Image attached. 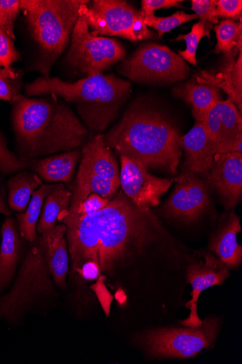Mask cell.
<instances>
[{"instance_id": "6da1fadb", "label": "cell", "mask_w": 242, "mask_h": 364, "mask_svg": "<svg viewBox=\"0 0 242 364\" xmlns=\"http://www.w3.org/2000/svg\"><path fill=\"white\" fill-rule=\"evenodd\" d=\"M58 220L66 225L67 249L72 272L93 261L102 274L141 259H180L177 244L151 209L136 206L122 190L110 198L106 208L88 215L67 212Z\"/></svg>"}, {"instance_id": "7a4b0ae2", "label": "cell", "mask_w": 242, "mask_h": 364, "mask_svg": "<svg viewBox=\"0 0 242 364\" xmlns=\"http://www.w3.org/2000/svg\"><path fill=\"white\" fill-rule=\"evenodd\" d=\"M180 137L176 126L163 114L133 105L103 139L119 156H126L148 171L174 176L183 154Z\"/></svg>"}, {"instance_id": "3957f363", "label": "cell", "mask_w": 242, "mask_h": 364, "mask_svg": "<svg viewBox=\"0 0 242 364\" xmlns=\"http://www.w3.org/2000/svg\"><path fill=\"white\" fill-rule=\"evenodd\" d=\"M12 121L23 159L77 149L89 132L74 112L55 97L28 99L14 105Z\"/></svg>"}, {"instance_id": "277c9868", "label": "cell", "mask_w": 242, "mask_h": 364, "mask_svg": "<svg viewBox=\"0 0 242 364\" xmlns=\"http://www.w3.org/2000/svg\"><path fill=\"white\" fill-rule=\"evenodd\" d=\"M131 92L128 81L102 74L69 82L40 77L26 86L28 96L50 94L74 104L89 132L100 134L116 118Z\"/></svg>"}, {"instance_id": "5b68a950", "label": "cell", "mask_w": 242, "mask_h": 364, "mask_svg": "<svg viewBox=\"0 0 242 364\" xmlns=\"http://www.w3.org/2000/svg\"><path fill=\"white\" fill-rule=\"evenodd\" d=\"M84 0H21L30 34L40 46L41 55L37 70L43 77H50V70L62 54L79 18Z\"/></svg>"}, {"instance_id": "8992f818", "label": "cell", "mask_w": 242, "mask_h": 364, "mask_svg": "<svg viewBox=\"0 0 242 364\" xmlns=\"http://www.w3.org/2000/svg\"><path fill=\"white\" fill-rule=\"evenodd\" d=\"M48 251L47 233L31 242L16 283L0 297V319L16 322L33 302L54 291Z\"/></svg>"}, {"instance_id": "52a82bcc", "label": "cell", "mask_w": 242, "mask_h": 364, "mask_svg": "<svg viewBox=\"0 0 242 364\" xmlns=\"http://www.w3.org/2000/svg\"><path fill=\"white\" fill-rule=\"evenodd\" d=\"M120 188V168L116 154L104 142L103 136L97 134L82 146L69 212L76 211L90 194L110 198Z\"/></svg>"}, {"instance_id": "ba28073f", "label": "cell", "mask_w": 242, "mask_h": 364, "mask_svg": "<svg viewBox=\"0 0 242 364\" xmlns=\"http://www.w3.org/2000/svg\"><path fill=\"white\" fill-rule=\"evenodd\" d=\"M120 75L146 84H171L186 80L190 69L186 61L165 46L150 43L138 48L118 65Z\"/></svg>"}, {"instance_id": "9c48e42d", "label": "cell", "mask_w": 242, "mask_h": 364, "mask_svg": "<svg viewBox=\"0 0 242 364\" xmlns=\"http://www.w3.org/2000/svg\"><path fill=\"white\" fill-rule=\"evenodd\" d=\"M79 14L94 36L120 37L132 43L153 37L141 11L122 0H94L82 5Z\"/></svg>"}, {"instance_id": "30bf717a", "label": "cell", "mask_w": 242, "mask_h": 364, "mask_svg": "<svg viewBox=\"0 0 242 364\" xmlns=\"http://www.w3.org/2000/svg\"><path fill=\"white\" fill-rule=\"evenodd\" d=\"M125 56L124 48L116 39L93 36L80 14L64 59L69 68L77 75L92 77L121 62Z\"/></svg>"}, {"instance_id": "8fae6325", "label": "cell", "mask_w": 242, "mask_h": 364, "mask_svg": "<svg viewBox=\"0 0 242 364\" xmlns=\"http://www.w3.org/2000/svg\"><path fill=\"white\" fill-rule=\"evenodd\" d=\"M219 327V319L210 316L199 326L149 331L140 341L152 357L189 358L214 343Z\"/></svg>"}, {"instance_id": "7c38bea8", "label": "cell", "mask_w": 242, "mask_h": 364, "mask_svg": "<svg viewBox=\"0 0 242 364\" xmlns=\"http://www.w3.org/2000/svg\"><path fill=\"white\" fill-rule=\"evenodd\" d=\"M176 186L162 208V213L185 222L197 220L211 205V193L205 180L182 172L175 178Z\"/></svg>"}, {"instance_id": "4fadbf2b", "label": "cell", "mask_w": 242, "mask_h": 364, "mask_svg": "<svg viewBox=\"0 0 242 364\" xmlns=\"http://www.w3.org/2000/svg\"><path fill=\"white\" fill-rule=\"evenodd\" d=\"M121 188L136 206L151 209L158 206L163 196L175 182V178L156 177L141 164L119 156Z\"/></svg>"}, {"instance_id": "5bb4252c", "label": "cell", "mask_w": 242, "mask_h": 364, "mask_svg": "<svg viewBox=\"0 0 242 364\" xmlns=\"http://www.w3.org/2000/svg\"><path fill=\"white\" fill-rule=\"evenodd\" d=\"M205 181L226 210L233 209L242 198V154H217Z\"/></svg>"}, {"instance_id": "9a60e30c", "label": "cell", "mask_w": 242, "mask_h": 364, "mask_svg": "<svg viewBox=\"0 0 242 364\" xmlns=\"http://www.w3.org/2000/svg\"><path fill=\"white\" fill-rule=\"evenodd\" d=\"M204 259L190 263L187 269V282L192 285V300L186 307L190 310L189 317L180 322L185 326L195 327L202 321L197 314V303L202 291L211 287L221 284L229 276V269L212 254L204 253Z\"/></svg>"}, {"instance_id": "2e32d148", "label": "cell", "mask_w": 242, "mask_h": 364, "mask_svg": "<svg viewBox=\"0 0 242 364\" xmlns=\"http://www.w3.org/2000/svg\"><path fill=\"white\" fill-rule=\"evenodd\" d=\"M195 120L200 121L209 132L217 154L231 153L235 140L242 134L241 113L229 99L219 102Z\"/></svg>"}, {"instance_id": "e0dca14e", "label": "cell", "mask_w": 242, "mask_h": 364, "mask_svg": "<svg viewBox=\"0 0 242 364\" xmlns=\"http://www.w3.org/2000/svg\"><path fill=\"white\" fill-rule=\"evenodd\" d=\"M180 144L185 154L183 171L194 173L204 180L209 175L217 156L215 145L202 123L195 120Z\"/></svg>"}, {"instance_id": "ac0fdd59", "label": "cell", "mask_w": 242, "mask_h": 364, "mask_svg": "<svg viewBox=\"0 0 242 364\" xmlns=\"http://www.w3.org/2000/svg\"><path fill=\"white\" fill-rule=\"evenodd\" d=\"M241 230L240 218L232 211L222 217L210 240L211 251L228 269H237L242 262V247L237 240Z\"/></svg>"}, {"instance_id": "d6986e66", "label": "cell", "mask_w": 242, "mask_h": 364, "mask_svg": "<svg viewBox=\"0 0 242 364\" xmlns=\"http://www.w3.org/2000/svg\"><path fill=\"white\" fill-rule=\"evenodd\" d=\"M1 234L0 291L4 290L14 277L21 247L20 230L13 218H6L2 227Z\"/></svg>"}, {"instance_id": "ffe728a7", "label": "cell", "mask_w": 242, "mask_h": 364, "mask_svg": "<svg viewBox=\"0 0 242 364\" xmlns=\"http://www.w3.org/2000/svg\"><path fill=\"white\" fill-rule=\"evenodd\" d=\"M174 94L192 107L195 119L201 118L207 111L222 101L219 88L211 82H187L177 85Z\"/></svg>"}, {"instance_id": "44dd1931", "label": "cell", "mask_w": 242, "mask_h": 364, "mask_svg": "<svg viewBox=\"0 0 242 364\" xmlns=\"http://www.w3.org/2000/svg\"><path fill=\"white\" fill-rule=\"evenodd\" d=\"M53 166L51 156L32 159L18 157L9 149L6 138L0 132V172L2 173L9 175L23 171H32L43 181L48 182L52 174Z\"/></svg>"}, {"instance_id": "7402d4cb", "label": "cell", "mask_w": 242, "mask_h": 364, "mask_svg": "<svg viewBox=\"0 0 242 364\" xmlns=\"http://www.w3.org/2000/svg\"><path fill=\"white\" fill-rule=\"evenodd\" d=\"M66 230V225L62 223L46 232L50 272L54 282L60 288L66 286V276L69 270Z\"/></svg>"}, {"instance_id": "603a6c76", "label": "cell", "mask_w": 242, "mask_h": 364, "mask_svg": "<svg viewBox=\"0 0 242 364\" xmlns=\"http://www.w3.org/2000/svg\"><path fill=\"white\" fill-rule=\"evenodd\" d=\"M61 184H43L38 190L33 193L25 213L16 215L20 234L26 241L31 243L38 239L37 225L46 198Z\"/></svg>"}, {"instance_id": "cb8c5ba5", "label": "cell", "mask_w": 242, "mask_h": 364, "mask_svg": "<svg viewBox=\"0 0 242 364\" xmlns=\"http://www.w3.org/2000/svg\"><path fill=\"white\" fill-rule=\"evenodd\" d=\"M72 194V191L66 188L63 183L48 194L37 225L40 235L55 228L60 216L70 209Z\"/></svg>"}, {"instance_id": "d4e9b609", "label": "cell", "mask_w": 242, "mask_h": 364, "mask_svg": "<svg viewBox=\"0 0 242 364\" xmlns=\"http://www.w3.org/2000/svg\"><path fill=\"white\" fill-rule=\"evenodd\" d=\"M43 185V180L35 173L21 172L8 181L9 203L15 212H25L31 197Z\"/></svg>"}, {"instance_id": "484cf974", "label": "cell", "mask_w": 242, "mask_h": 364, "mask_svg": "<svg viewBox=\"0 0 242 364\" xmlns=\"http://www.w3.org/2000/svg\"><path fill=\"white\" fill-rule=\"evenodd\" d=\"M222 89L230 100L241 113L242 111V53H239L236 62L231 61L218 78L210 82Z\"/></svg>"}, {"instance_id": "4316f807", "label": "cell", "mask_w": 242, "mask_h": 364, "mask_svg": "<svg viewBox=\"0 0 242 364\" xmlns=\"http://www.w3.org/2000/svg\"><path fill=\"white\" fill-rule=\"evenodd\" d=\"M217 38L215 53L227 54L242 43V21L225 19L213 27Z\"/></svg>"}, {"instance_id": "83f0119b", "label": "cell", "mask_w": 242, "mask_h": 364, "mask_svg": "<svg viewBox=\"0 0 242 364\" xmlns=\"http://www.w3.org/2000/svg\"><path fill=\"white\" fill-rule=\"evenodd\" d=\"M213 29V24L199 21L192 28L187 35H181L176 38V41H184L186 43V49L179 50V55L187 62L197 65L196 53L201 40L206 37L211 39V31Z\"/></svg>"}, {"instance_id": "f1b7e54d", "label": "cell", "mask_w": 242, "mask_h": 364, "mask_svg": "<svg viewBox=\"0 0 242 364\" xmlns=\"http://www.w3.org/2000/svg\"><path fill=\"white\" fill-rule=\"evenodd\" d=\"M22 77L23 72L19 70L0 69V100L8 102L11 105L26 100L27 97L21 92Z\"/></svg>"}, {"instance_id": "f546056e", "label": "cell", "mask_w": 242, "mask_h": 364, "mask_svg": "<svg viewBox=\"0 0 242 364\" xmlns=\"http://www.w3.org/2000/svg\"><path fill=\"white\" fill-rule=\"evenodd\" d=\"M143 18L145 25L156 30L158 33V38H160L165 33L198 18L195 14H187L182 11H178L168 17H157L152 15Z\"/></svg>"}, {"instance_id": "4dcf8cb0", "label": "cell", "mask_w": 242, "mask_h": 364, "mask_svg": "<svg viewBox=\"0 0 242 364\" xmlns=\"http://www.w3.org/2000/svg\"><path fill=\"white\" fill-rule=\"evenodd\" d=\"M21 11L20 1L0 0V29L15 39L14 26Z\"/></svg>"}, {"instance_id": "1f68e13d", "label": "cell", "mask_w": 242, "mask_h": 364, "mask_svg": "<svg viewBox=\"0 0 242 364\" xmlns=\"http://www.w3.org/2000/svg\"><path fill=\"white\" fill-rule=\"evenodd\" d=\"M21 55L15 48L14 38L0 29V68L10 70L14 63L19 60Z\"/></svg>"}, {"instance_id": "d6a6232c", "label": "cell", "mask_w": 242, "mask_h": 364, "mask_svg": "<svg viewBox=\"0 0 242 364\" xmlns=\"http://www.w3.org/2000/svg\"><path fill=\"white\" fill-rule=\"evenodd\" d=\"M192 10L200 21L215 25L219 23L216 0H192Z\"/></svg>"}, {"instance_id": "836d02e7", "label": "cell", "mask_w": 242, "mask_h": 364, "mask_svg": "<svg viewBox=\"0 0 242 364\" xmlns=\"http://www.w3.org/2000/svg\"><path fill=\"white\" fill-rule=\"evenodd\" d=\"M219 17L231 20H239L241 18V0H219L216 1Z\"/></svg>"}, {"instance_id": "e575fe53", "label": "cell", "mask_w": 242, "mask_h": 364, "mask_svg": "<svg viewBox=\"0 0 242 364\" xmlns=\"http://www.w3.org/2000/svg\"><path fill=\"white\" fill-rule=\"evenodd\" d=\"M110 198H103L94 193L90 194L79 206L76 211L70 213L82 215H88L97 213L106 207L110 201Z\"/></svg>"}, {"instance_id": "d590c367", "label": "cell", "mask_w": 242, "mask_h": 364, "mask_svg": "<svg viewBox=\"0 0 242 364\" xmlns=\"http://www.w3.org/2000/svg\"><path fill=\"white\" fill-rule=\"evenodd\" d=\"M180 0H143L142 1V16L146 17L154 15L155 11L160 9H169L171 8H182Z\"/></svg>"}, {"instance_id": "8d00e7d4", "label": "cell", "mask_w": 242, "mask_h": 364, "mask_svg": "<svg viewBox=\"0 0 242 364\" xmlns=\"http://www.w3.org/2000/svg\"><path fill=\"white\" fill-rule=\"evenodd\" d=\"M105 277L101 276L98 278L97 282L92 286L98 296V299L107 316H109L110 306L113 300V297L110 292L108 291L105 283H104Z\"/></svg>"}, {"instance_id": "74e56055", "label": "cell", "mask_w": 242, "mask_h": 364, "mask_svg": "<svg viewBox=\"0 0 242 364\" xmlns=\"http://www.w3.org/2000/svg\"><path fill=\"white\" fill-rule=\"evenodd\" d=\"M83 279L87 281H93L98 279L100 276L99 268L93 261H88L84 263L82 267L76 272Z\"/></svg>"}, {"instance_id": "f35d334b", "label": "cell", "mask_w": 242, "mask_h": 364, "mask_svg": "<svg viewBox=\"0 0 242 364\" xmlns=\"http://www.w3.org/2000/svg\"><path fill=\"white\" fill-rule=\"evenodd\" d=\"M0 214L9 216L11 214L9 208L6 205L1 191H0Z\"/></svg>"}, {"instance_id": "ab89813d", "label": "cell", "mask_w": 242, "mask_h": 364, "mask_svg": "<svg viewBox=\"0 0 242 364\" xmlns=\"http://www.w3.org/2000/svg\"><path fill=\"white\" fill-rule=\"evenodd\" d=\"M231 152L242 154V134L239 135L235 140Z\"/></svg>"}]
</instances>
